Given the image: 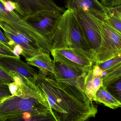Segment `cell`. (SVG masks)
<instances>
[{
  "label": "cell",
  "mask_w": 121,
  "mask_h": 121,
  "mask_svg": "<svg viewBox=\"0 0 121 121\" xmlns=\"http://www.w3.org/2000/svg\"><path fill=\"white\" fill-rule=\"evenodd\" d=\"M38 89L47 100L56 121H84L94 118L97 107L81 100L55 80L53 74L39 71Z\"/></svg>",
  "instance_id": "obj_1"
},
{
  "label": "cell",
  "mask_w": 121,
  "mask_h": 121,
  "mask_svg": "<svg viewBox=\"0 0 121 121\" xmlns=\"http://www.w3.org/2000/svg\"><path fill=\"white\" fill-rule=\"evenodd\" d=\"M56 121L49 104L38 88L25 83L15 95L0 104V121Z\"/></svg>",
  "instance_id": "obj_2"
},
{
  "label": "cell",
  "mask_w": 121,
  "mask_h": 121,
  "mask_svg": "<svg viewBox=\"0 0 121 121\" xmlns=\"http://www.w3.org/2000/svg\"><path fill=\"white\" fill-rule=\"evenodd\" d=\"M52 47L53 49L79 48L94 55V52L89 45L78 21L76 10L67 9L63 13L55 31Z\"/></svg>",
  "instance_id": "obj_3"
},
{
  "label": "cell",
  "mask_w": 121,
  "mask_h": 121,
  "mask_svg": "<svg viewBox=\"0 0 121 121\" xmlns=\"http://www.w3.org/2000/svg\"><path fill=\"white\" fill-rule=\"evenodd\" d=\"M55 79L68 91L87 103H92L86 92V76L90 69H84L68 62L54 53Z\"/></svg>",
  "instance_id": "obj_4"
},
{
  "label": "cell",
  "mask_w": 121,
  "mask_h": 121,
  "mask_svg": "<svg viewBox=\"0 0 121 121\" xmlns=\"http://www.w3.org/2000/svg\"><path fill=\"white\" fill-rule=\"evenodd\" d=\"M102 42L94 53L95 63L103 62L121 54V33L105 20L101 23Z\"/></svg>",
  "instance_id": "obj_5"
},
{
  "label": "cell",
  "mask_w": 121,
  "mask_h": 121,
  "mask_svg": "<svg viewBox=\"0 0 121 121\" xmlns=\"http://www.w3.org/2000/svg\"><path fill=\"white\" fill-rule=\"evenodd\" d=\"M0 20L10 26L34 38L44 52L50 54L52 45L28 23L23 17L13 10H9L4 7L0 0Z\"/></svg>",
  "instance_id": "obj_6"
},
{
  "label": "cell",
  "mask_w": 121,
  "mask_h": 121,
  "mask_svg": "<svg viewBox=\"0 0 121 121\" xmlns=\"http://www.w3.org/2000/svg\"><path fill=\"white\" fill-rule=\"evenodd\" d=\"M62 13L54 11L43 10L23 18L52 45L57 27Z\"/></svg>",
  "instance_id": "obj_7"
},
{
  "label": "cell",
  "mask_w": 121,
  "mask_h": 121,
  "mask_svg": "<svg viewBox=\"0 0 121 121\" xmlns=\"http://www.w3.org/2000/svg\"><path fill=\"white\" fill-rule=\"evenodd\" d=\"M75 10L85 38L94 52V56L95 52L100 47L101 44V23L102 20L82 9Z\"/></svg>",
  "instance_id": "obj_8"
},
{
  "label": "cell",
  "mask_w": 121,
  "mask_h": 121,
  "mask_svg": "<svg viewBox=\"0 0 121 121\" xmlns=\"http://www.w3.org/2000/svg\"><path fill=\"white\" fill-rule=\"evenodd\" d=\"M15 3L16 12L26 18L43 10H52L63 13L65 9L56 4L53 0H8Z\"/></svg>",
  "instance_id": "obj_9"
},
{
  "label": "cell",
  "mask_w": 121,
  "mask_h": 121,
  "mask_svg": "<svg viewBox=\"0 0 121 121\" xmlns=\"http://www.w3.org/2000/svg\"><path fill=\"white\" fill-rule=\"evenodd\" d=\"M51 52L68 62L84 69H90L94 64L93 55L82 49L64 48L52 49Z\"/></svg>",
  "instance_id": "obj_10"
},
{
  "label": "cell",
  "mask_w": 121,
  "mask_h": 121,
  "mask_svg": "<svg viewBox=\"0 0 121 121\" xmlns=\"http://www.w3.org/2000/svg\"><path fill=\"white\" fill-rule=\"evenodd\" d=\"M0 65L7 72L14 71L26 78L30 82L36 85L38 72L20 58L0 56Z\"/></svg>",
  "instance_id": "obj_11"
},
{
  "label": "cell",
  "mask_w": 121,
  "mask_h": 121,
  "mask_svg": "<svg viewBox=\"0 0 121 121\" xmlns=\"http://www.w3.org/2000/svg\"><path fill=\"white\" fill-rule=\"evenodd\" d=\"M67 9L81 8L104 20L107 16L106 7L97 0H65Z\"/></svg>",
  "instance_id": "obj_12"
},
{
  "label": "cell",
  "mask_w": 121,
  "mask_h": 121,
  "mask_svg": "<svg viewBox=\"0 0 121 121\" xmlns=\"http://www.w3.org/2000/svg\"><path fill=\"white\" fill-rule=\"evenodd\" d=\"M27 63L31 66L36 67L39 72L45 74L50 73L54 74V60L50 57V54L42 53L26 59Z\"/></svg>",
  "instance_id": "obj_13"
},
{
  "label": "cell",
  "mask_w": 121,
  "mask_h": 121,
  "mask_svg": "<svg viewBox=\"0 0 121 121\" xmlns=\"http://www.w3.org/2000/svg\"><path fill=\"white\" fill-rule=\"evenodd\" d=\"M92 67L89 70L86 76L85 87L87 95L93 101L97 92L103 85V75H94L92 73Z\"/></svg>",
  "instance_id": "obj_14"
},
{
  "label": "cell",
  "mask_w": 121,
  "mask_h": 121,
  "mask_svg": "<svg viewBox=\"0 0 121 121\" xmlns=\"http://www.w3.org/2000/svg\"><path fill=\"white\" fill-rule=\"evenodd\" d=\"M94 101L103 104L107 107L112 109L121 107L120 102L110 94L104 85L97 92Z\"/></svg>",
  "instance_id": "obj_15"
},
{
  "label": "cell",
  "mask_w": 121,
  "mask_h": 121,
  "mask_svg": "<svg viewBox=\"0 0 121 121\" xmlns=\"http://www.w3.org/2000/svg\"><path fill=\"white\" fill-rule=\"evenodd\" d=\"M107 16L104 20L121 33V5L107 8Z\"/></svg>",
  "instance_id": "obj_16"
},
{
  "label": "cell",
  "mask_w": 121,
  "mask_h": 121,
  "mask_svg": "<svg viewBox=\"0 0 121 121\" xmlns=\"http://www.w3.org/2000/svg\"><path fill=\"white\" fill-rule=\"evenodd\" d=\"M4 32L5 36L9 40L13 41L16 44L21 46L23 50V53L22 55L26 59L30 58L38 54L45 53L42 50H37L33 48L30 45L22 41L17 36L13 35L9 32L5 31Z\"/></svg>",
  "instance_id": "obj_17"
},
{
  "label": "cell",
  "mask_w": 121,
  "mask_h": 121,
  "mask_svg": "<svg viewBox=\"0 0 121 121\" xmlns=\"http://www.w3.org/2000/svg\"><path fill=\"white\" fill-rule=\"evenodd\" d=\"M95 64L98 65L103 72L105 73L103 74L104 76L107 72L113 69L121 64V54L105 62Z\"/></svg>",
  "instance_id": "obj_18"
},
{
  "label": "cell",
  "mask_w": 121,
  "mask_h": 121,
  "mask_svg": "<svg viewBox=\"0 0 121 121\" xmlns=\"http://www.w3.org/2000/svg\"><path fill=\"white\" fill-rule=\"evenodd\" d=\"M121 76V64L116 68L104 75L103 84L106 87L108 85L116 80Z\"/></svg>",
  "instance_id": "obj_19"
},
{
  "label": "cell",
  "mask_w": 121,
  "mask_h": 121,
  "mask_svg": "<svg viewBox=\"0 0 121 121\" xmlns=\"http://www.w3.org/2000/svg\"><path fill=\"white\" fill-rule=\"evenodd\" d=\"M107 90L121 104V76L106 86Z\"/></svg>",
  "instance_id": "obj_20"
},
{
  "label": "cell",
  "mask_w": 121,
  "mask_h": 121,
  "mask_svg": "<svg viewBox=\"0 0 121 121\" xmlns=\"http://www.w3.org/2000/svg\"><path fill=\"white\" fill-rule=\"evenodd\" d=\"M0 56L20 58V57H19L16 56L11 49L1 42H0Z\"/></svg>",
  "instance_id": "obj_21"
},
{
  "label": "cell",
  "mask_w": 121,
  "mask_h": 121,
  "mask_svg": "<svg viewBox=\"0 0 121 121\" xmlns=\"http://www.w3.org/2000/svg\"><path fill=\"white\" fill-rule=\"evenodd\" d=\"M1 29L0 27V42L3 43L13 51L16 45V43L8 38L5 35L4 32H2Z\"/></svg>",
  "instance_id": "obj_22"
},
{
  "label": "cell",
  "mask_w": 121,
  "mask_h": 121,
  "mask_svg": "<svg viewBox=\"0 0 121 121\" xmlns=\"http://www.w3.org/2000/svg\"><path fill=\"white\" fill-rule=\"evenodd\" d=\"M0 79L4 81L7 84L14 82L13 77L9 74L8 72L0 65Z\"/></svg>",
  "instance_id": "obj_23"
},
{
  "label": "cell",
  "mask_w": 121,
  "mask_h": 121,
  "mask_svg": "<svg viewBox=\"0 0 121 121\" xmlns=\"http://www.w3.org/2000/svg\"><path fill=\"white\" fill-rule=\"evenodd\" d=\"M8 84H0V98H6L11 96Z\"/></svg>",
  "instance_id": "obj_24"
},
{
  "label": "cell",
  "mask_w": 121,
  "mask_h": 121,
  "mask_svg": "<svg viewBox=\"0 0 121 121\" xmlns=\"http://www.w3.org/2000/svg\"><path fill=\"white\" fill-rule=\"evenodd\" d=\"M100 1L107 8L116 7L121 5V0H100Z\"/></svg>",
  "instance_id": "obj_25"
},
{
  "label": "cell",
  "mask_w": 121,
  "mask_h": 121,
  "mask_svg": "<svg viewBox=\"0 0 121 121\" xmlns=\"http://www.w3.org/2000/svg\"><path fill=\"white\" fill-rule=\"evenodd\" d=\"M4 83H6V82H5L4 81H3V80L0 79V84H4ZM6 84H7V83H6Z\"/></svg>",
  "instance_id": "obj_26"
},
{
  "label": "cell",
  "mask_w": 121,
  "mask_h": 121,
  "mask_svg": "<svg viewBox=\"0 0 121 121\" xmlns=\"http://www.w3.org/2000/svg\"><path fill=\"white\" fill-rule=\"evenodd\" d=\"M5 99V98H0V104L1 103V102H3V101L4 100V99Z\"/></svg>",
  "instance_id": "obj_27"
}]
</instances>
